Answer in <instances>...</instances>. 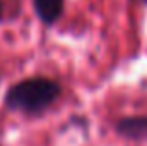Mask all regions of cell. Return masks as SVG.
Instances as JSON below:
<instances>
[{
    "label": "cell",
    "mask_w": 147,
    "mask_h": 146,
    "mask_svg": "<svg viewBox=\"0 0 147 146\" xmlns=\"http://www.w3.org/2000/svg\"><path fill=\"white\" fill-rule=\"evenodd\" d=\"M32 6L41 25L54 26L63 17L65 0H32Z\"/></svg>",
    "instance_id": "3957f363"
},
{
    "label": "cell",
    "mask_w": 147,
    "mask_h": 146,
    "mask_svg": "<svg viewBox=\"0 0 147 146\" xmlns=\"http://www.w3.org/2000/svg\"><path fill=\"white\" fill-rule=\"evenodd\" d=\"M2 19H4V2L0 0V21H2Z\"/></svg>",
    "instance_id": "277c9868"
},
{
    "label": "cell",
    "mask_w": 147,
    "mask_h": 146,
    "mask_svg": "<svg viewBox=\"0 0 147 146\" xmlns=\"http://www.w3.org/2000/svg\"><path fill=\"white\" fill-rule=\"evenodd\" d=\"M61 84L47 75H32L11 84L4 96V105L11 113L37 118L49 113L61 98Z\"/></svg>",
    "instance_id": "6da1fadb"
},
{
    "label": "cell",
    "mask_w": 147,
    "mask_h": 146,
    "mask_svg": "<svg viewBox=\"0 0 147 146\" xmlns=\"http://www.w3.org/2000/svg\"><path fill=\"white\" fill-rule=\"evenodd\" d=\"M114 129L119 137L134 143H147V114L123 116L114 124Z\"/></svg>",
    "instance_id": "7a4b0ae2"
}]
</instances>
